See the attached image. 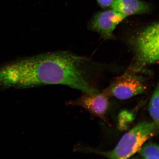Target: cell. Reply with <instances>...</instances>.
Masks as SVG:
<instances>
[{
  "label": "cell",
  "mask_w": 159,
  "mask_h": 159,
  "mask_svg": "<svg viewBox=\"0 0 159 159\" xmlns=\"http://www.w3.org/2000/svg\"><path fill=\"white\" fill-rule=\"evenodd\" d=\"M101 7H106L112 4L114 0H97Z\"/></svg>",
  "instance_id": "obj_10"
},
{
  "label": "cell",
  "mask_w": 159,
  "mask_h": 159,
  "mask_svg": "<svg viewBox=\"0 0 159 159\" xmlns=\"http://www.w3.org/2000/svg\"><path fill=\"white\" fill-rule=\"evenodd\" d=\"M146 89V85L142 77L127 73L118 77L104 92L108 96L126 99L142 94Z\"/></svg>",
  "instance_id": "obj_4"
},
{
  "label": "cell",
  "mask_w": 159,
  "mask_h": 159,
  "mask_svg": "<svg viewBox=\"0 0 159 159\" xmlns=\"http://www.w3.org/2000/svg\"><path fill=\"white\" fill-rule=\"evenodd\" d=\"M67 105L82 107L94 116L103 118L108 110L109 101L103 91L94 94H85L74 101L67 102Z\"/></svg>",
  "instance_id": "obj_6"
},
{
  "label": "cell",
  "mask_w": 159,
  "mask_h": 159,
  "mask_svg": "<svg viewBox=\"0 0 159 159\" xmlns=\"http://www.w3.org/2000/svg\"><path fill=\"white\" fill-rule=\"evenodd\" d=\"M139 154L145 159H159V144L153 143L144 144L139 151Z\"/></svg>",
  "instance_id": "obj_9"
},
{
  "label": "cell",
  "mask_w": 159,
  "mask_h": 159,
  "mask_svg": "<svg viewBox=\"0 0 159 159\" xmlns=\"http://www.w3.org/2000/svg\"><path fill=\"white\" fill-rule=\"evenodd\" d=\"M149 114L153 121L159 127V80L148 105Z\"/></svg>",
  "instance_id": "obj_8"
},
{
  "label": "cell",
  "mask_w": 159,
  "mask_h": 159,
  "mask_svg": "<svg viewBox=\"0 0 159 159\" xmlns=\"http://www.w3.org/2000/svg\"><path fill=\"white\" fill-rule=\"evenodd\" d=\"M126 17L113 10L99 12L89 21L88 29L98 33L104 39H112L115 29Z\"/></svg>",
  "instance_id": "obj_5"
},
{
  "label": "cell",
  "mask_w": 159,
  "mask_h": 159,
  "mask_svg": "<svg viewBox=\"0 0 159 159\" xmlns=\"http://www.w3.org/2000/svg\"><path fill=\"white\" fill-rule=\"evenodd\" d=\"M134 48L141 66L159 61V22L147 27L137 36Z\"/></svg>",
  "instance_id": "obj_3"
},
{
  "label": "cell",
  "mask_w": 159,
  "mask_h": 159,
  "mask_svg": "<svg viewBox=\"0 0 159 159\" xmlns=\"http://www.w3.org/2000/svg\"><path fill=\"white\" fill-rule=\"evenodd\" d=\"M89 63L85 57L65 51L25 57L0 67V86L25 89L61 84L94 94L98 91L89 80Z\"/></svg>",
  "instance_id": "obj_1"
},
{
  "label": "cell",
  "mask_w": 159,
  "mask_h": 159,
  "mask_svg": "<svg viewBox=\"0 0 159 159\" xmlns=\"http://www.w3.org/2000/svg\"><path fill=\"white\" fill-rule=\"evenodd\" d=\"M111 6L114 11L126 17L146 13L150 10L148 4L139 0H115Z\"/></svg>",
  "instance_id": "obj_7"
},
{
  "label": "cell",
  "mask_w": 159,
  "mask_h": 159,
  "mask_svg": "<svg viewBox=\"0 0 159 159\" xmlns=\"http://www.w3.org/2000/svg\"><path fill=\"white\" fill-rule=\"evenodd\" d=\"M159 132L154 122H144L125 134L115 148L109 152H99L87 147V153H95L111 159H128L138 152L145 143Z\"/></svg>",
  "instance_id": "obj_2"
}]
</instances>
